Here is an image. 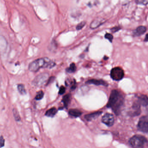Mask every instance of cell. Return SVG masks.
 Here are the masks:
<instances>
[{
    "mask_svg": "<svg viewBox=\"0 0 148 148\" xmlns=\"http://www.w3.org/2000/svg\"><path fill=\"white\" fill-rule=\"evenodd\" d=\"M18 90L19 92L21 95H25L26 94V90L25 88V86L22 84H19L18 85Z\"/></svg>",
    "mask_w": 148,
    "mask_h": 148,
    "instance_id": "17",
    "label": "cell"
},
{
    "mask_svg": "<svg viewBox=\"0 0 148 148\" xmlns=\"http://www.w3.org/2000/svg\"><path fill=\"white\" fill-rule=\"evenodd\" d=\"M71 95L70 94H66L63 97L62 102L64 103V106L65 107H67L71 102Z\"/></svg>",
    "mask_w": 148,
    "mask_h": 148,
    "instance_id": "15",
    "label": "cell"
},
{
    "mask_svg": "<svg viewBox=\"0 0 148 148\" xmlns=\"http://www.w3.org/2000/svg\"><path fill=\"white\" fill-rule=\"evenodd\" d=\"M69 114L70 116L76 118L82 115V112L77 109H71L69 110Z\"/></svg>",
    "mask_w": 148,
    "mask_h": 148,
    "instance_id": "13",
    "label": "cell"
},
{
    "mask_svg": "<svg viewBox=\"0 0 148 148\" xmlns=\"http://www.w3.org/2000/svg\"><path fill=\"white\" fill-rule=\"evenodd\" d=\"M137 128L142 132L148 133V117L147 116H143L140 118L138 123Z\"/></svg>",
    "mask_w": 148,
    "mask_h": 148,
    "instance_id": "6",
    "label": "cell"
},
{
    "mask_svg": "<svg viewBox=\"0 0 148 148\" xmlns=\"http://www.w3.org/2000/svg\"><path fill=\"white\" fill-rule=\"evenodd\" d=\"M55 65V62L52 61L48 58H41L32 62L29 64L28 69L31 71L36 72L40 68H52L54 67Z\"/></svg>",
    "mask_w": 148,
    "mask_h": 148,
    "instance_id": "2",
    "label": "cell"
},
{
    "mask_svg": "<svg viewBox=\"0 0 148 148\" xmlns=\"http://www.w3.org/2000/svg\"><path fill=\"white\" fill-rule=\"evenodd\" d=\"M77 70V67L74 63H71L70 66L66 69V71L69 73H73L75 72Z\"/></svg>",
    "mask_w": 148,
    "mask_h": 148,
    "instance_id": "16",
    "label": "cell"
},
{
    "mask_svg": "<svg viewBox=\"0 0 148 148\" xmlns=\"http://www.w3.org/2000/svg\"><path fill=\"white\" fill-rule=\"evenodd\" d=\"M147 28L146 27L144 26H140L137 27L136 30L133 32V34L134 36L138 37L143 34L146 32Z\"/></svg>",
    "mask_w": 148,
    "mask_h": 148,
    "instance_id": "10",
    "label": "cell"
},
{
    "mask_svg": "<svg viewBox=\"0 0 148 148\" xmlns=\"http://www.w3.org/2000/svg\"><path fill=\"white\" fill-rule=\"evenodd\" d=\"M135 2L138 5H146L148 4V0H136Z\"/></svg>",
    "mask_w": 148,
    "mask_h": 148,
    "instance_id": "20",
    "label": "cell"
},
{
    "mask_svg": "<svg viewBox=\"0 0 148 148\" xmlns=\"http://www.w3.org/2000/svg\"><path fill=\"white\" fill-rule=\"evenodd\" d=\"M102 113V112L101 111L96 112H92V113L85 115L84 117L87 121H91V120H93V119H95L97 118Z\"/></svg>",
    "mask_w": 148,
    "mask_h": 148,
    "instance_id": "11",
    "label": "cell"
},
{
    "mask_svg": "<svg viewBox=\"0 0 148 148\" xmlns=\"http://www.w3.org/2000/svg\"><path fill=\"white\" fill-rule=\"evenodd\" d=\"M123 97L118 90H113L110 94L109 101L106 106L112 109L116 115H119L124 103Z\"/></svg>",
    "mask_w": 148,
    "mask_h": 148,
    "instance_id": "1",
    "label": "cell"
},
{
    "mask_svg": "<svg viewBox=\"0 0 148 148\" xmlns=\"http://www.w3.org/2000/svg\"><path fill=\"white\" fill-rule=\"evenodd\" d=\"M5 140L2 136H0V147L2 148L5 146Z\"/></svg>",
    "mask_w": 148,
    "mask_h": 148,
    "instance_id": "23",
    "label": "cell"
},
{
    "mask_svg": "<svg viewBox=\"0 0 148 148\" xmlns=\"http://www.w3.org/2000/svg\"><path fill=\"white\" fill-rule=\"evenodd\" d=\"M148 34H146L145 35V38L144 39L145 42H147L148 41Z\"/></svg>",
    "mask_w": 148,
    "mask_h": 148,
    "instance_id": "27",
    "label": "cell"
},
{
    "mask_svg": "<svg viewBox=\"0 0 148 148\" xmlns=\"http://www.w3.org/2000/svg\"><path fill=\"white\" fill-rule=\"evenodd\" d=\"M105 38L108 40L110 42L112 43L113 40V37L111 34L110 33H106L105 34Z\"/></svg>",
    "mask_w": 148,
    "mask_h": 148,
    "instance_id": "22",
    "label": "cell"
},
{
    "mask_svg": "<svg viewBox=\"0 0 148 148\" xmlns=\"http://www.w3.org/2000/svg\"><path fill=\"white\" fill-rule=\"evenodd\" d=\"M0 148H1V147H0Z\"/></svg>",
    "mask_w": 148,
    "mask_h": 148,
    "instance_id": "28",
    "label": "cell"
},
{
    "mask_svg": "<svg viewBox=\"0 0 148 148\" xmlns=\"http://www.w3.org/2000/svg\"><path fill=\"white\" fill-rule=\"evenodd\" d=\"M111 77L115 81H119L123 78L124 72L120 67H115L112 68L110 73Z\"/></svg>",
    "mask_w": 148,
    "mask_h": 148,
    "instance_id": "5",
    "label": "cell"
},
{
    "mask_svg": "<svg viewBox=\"0 0 148 148\" xmlns=\"http://www.w3.org/2000/svg\"><path fill=\"white\" fill-rule=\"evenodd\" d=\"M54 79H55V77H50V78H49V79H48V81H47V84H51V83L53 82V81H54Z\"/></svg>",
    "mask_w": 148,
    "mask_h": 148,
    "instance_id": "26",
    "label": "cell"
},
{
    "mask_svg": "<svg viewBox=\"0 0 148 148\" xmlns=\"http://www.w3.org/2000/svg\"><path fill=\"white\" fill-rule=\"evenodd\" d=\"M120 29H121V27H120L116 26L111 28V29H110V31H111L112 32L115 33L116 32H118Z\"/></svg>",
    "mask_w": 148,
    "mask_h": 148,
    "instance_id": "25",
    "label": "cell"
},
{
    "mask_svg": "<svg viewBox=\"0 0 148 148\" xmlns=\"http://www.w3.org/2000/svg\"><path fill=\"white\" fill-rule=\"evenodd\" d=\"M44 93L42 91H40L36 94L35 96V99L37 100H41L44 97Z\"/></svg>",
    "mask_w": 148,
    "mask_h": 148,
    "instance_id": "19",
    "label": "cell"
},
{
    "mask_svg": "<svg viewBox=\"0 0 148 148\" xmlns=\"http://www.w3.org/2000/svg\"><path fill=\"white\" fill-rule=\"evenodd\" d=\"M86 24V23L85 21H82V22H80V23L77 25V27H76V29L77 31L81 30L85 26Z\"/></svg>",
    "mask_w": 148,
    "mask_h": 148,
    "instance_id": "21",
    "label": "cell"
},
{
    "mask_svg": "<svg viewBox=\"0 0 148 148\" xmlns=\"http://www.w3.org/2000/svg\"><path fill=\"white\" fill-rule=\"evenodd\" d=\"M86 84H94L96 86H108V84L103 79H89L86 82Z\"/></svg>",
    "mask_w": 148,
    "mask_h": 148,
    "instance_id": "9",
    "label": "cell"
},
{
    "mask_svg": "<svg viewBox=\"0 0 148 148\" xmlns=\"http://www.w3.org/2000/svg\"><path fill=\"white\" fill-rule=\"evenodd\" d=\"M57 111V109L55 107H52L46 112L45 115L49 117H53L56 115Z\"/></svg>",
    "mask_w": 148,
    "mask_h": 148,
    "instance_id": "14",
    "label": "cell"
},
{
    "mask_svg": "<svg viewBox=\"0 0 148 148\" xmlns=\"http://www.w3.org/2000/svg\"><path fill=\"white\" fill-rule=\"evenodd\" d=\"M49 75L48 73H40L37 76L32 82L33 84L36 86L40 87L44 85L47 82L49 79Z\"/></svg>",
    "mask_w": 148,
    "mask_h": 148,
    "instance_id": "4",
    "label": "cell"
},
{
    "mask_svg": "<svg viewBox=\"0 0 148 148\" xmlns=\"http://www.w3.org/2000/svg\"><path fill=\"white\" fill-rule=\"evenodd\" d=\"M148 99L146 95H141L138 97L137 101L140 105L143 106H148Z\"/></svg>",
    "mask_w": 148,
    "mask_h": 148,
    "instance_id": "12",
    "label": "cell"
},
{
    "mask_svg": "<svg viewBox=\"0 0 148 148\" xmlns=\"http://www.w3.org/2000/svg\"><path fill=\"white\" fill-rule=\"evenodd\" d=\"M66 91V88L64 86H60V88L59 91V94L60 95H63L65 93Z\"/></svg>",
    "mask_w": 148,
    "mask_h": 148,
    "instance_id": "24",
    "label": "cell"
},
{
    "mask_svg": "<svg viewBox=\"0 0 148 148\" xmlns=\"http://www.w3.org/2000/svg\"><path fill=\"white\" fill-rule=\"evenodd\" d=\"M148 143L147 139L140 135L133 136L129 140V143L133 148H144Z\"/></svg>",
    "mask_w": 148,
    "mask_h": 148,
    "instance_id": "3",
    "label": "cell"
},
{
    "mask_svg": "<svg viewBox=\"0 0 148 148\" xmlns=\"http://www.w3.org/2000/svg\"><path fill=\"white\" fill-rule=\"evenodd\" d=\"M106 22V20L103 18H99L93 20L90 25V28L91 29H95L98 28Z\"/></svg>",
    "mask_w": 148,
    "mask_h": 148,
    "instance_id": "8",
    "label": "cell"
},
{
    "mask_svg": "<svg viewBox=\"0 0 148 148\" xmlns=\"http://www.w3.org/2000/svg\"><path fill=\"white\" fill-rule=\"evenodd\" d=\"M13 114L14 117V119L17 121H20L21 120V118L20 115L18 111L17 110V109H14L13 110Z\"/></svg>",
    "mask_w": 148,
    "mask_h": 148,
    "instance_id": "18",
    "label": "cell"
},
{
    "mask_svg": "<svg viewBox=\"0 0 148 148\" xmlns=\"http://www.w3.org/2000/svg\"><path fill=\"white\" fill-rule=\"evenodd\" d=\"M102 121L105 124L109 127H110L114 124L115 119L112 114L107 113L103 116L102 119Z\"/></svg>",
    "mask_w": 148,
    "mask_h": 148,
    "instance_id": "7",
    "label": "cell"
}]
</instances>
